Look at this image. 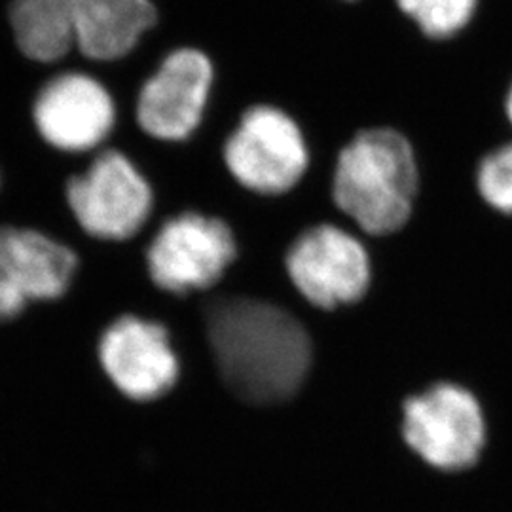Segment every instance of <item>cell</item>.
Returning a JSON list of instances; mask_svg holds the SVG:
<instances>
[{
  "label": "cell",
  "instance_id": "obj_1",
  "mask_svg": "<svg viewBox=\"0 0 512 512\" xmlns=\"http://www.w3.org/2000/svg\"><path fill=\"white\" fill-rule=\"evenodd\" d=\"M205 329L220 378L243 403H285L310 372L308 330L272 302L249 296L213 300Z\"/></svg>",
  "mask_w": 512,
  "mask_h": 512
},
{
  "label": "cell",
  "instance_id": "obj_2",
  "mask_svg": "<svg viewBox=\"0 0 512 512\" xmlns=\"http://www.w3.org/2000/svg\"><path fill=\"white\" fill-rule=\"evenodd\" d=\"M416 190V156L403 133L365 129L342 148L332 196L338 209L368 234L399 230L410 217Z\"/></svg>",
  "mask_w": 512,
  "mask_h": 512
},
{
  "label": "cell",
  "instance_id": "obj_3",
  "mask_svg": "<svg viewBox=\"0 0 512 512\" xmlns=\"http://www.w3.org/2000/svg\"><path fill=\"white\" fill-rule=\"evenodd\" d=\"M224 162L243 188L285 194L304 177L310 154L302 129L281 109L256 105L247 110L224 145Z\"/></svg>",
  "mask_w": 512,
  "mask_h": 512
},
{
  "label": "cell",
  "instance_id": "obj_4",
  "mask_svg": "<svg viewBox=\"0 0 512 512\" xmlns=\"http://www.w3.org/2000/svg\"><path fill=\"white\" fill-rule=\"evenodd\" d=\"M236 256L238 243L224 220L183 213L167 220L148 245V274L162 291L183 296L219 283Z\"/></svg>",
  "mask_w": 512,
  "mask_h": 512
},
{
  "label": "cell",
  "instance_id": "obj_5",
  "mask_svg": "<svg viewBox=\"0 0 512 512\" xmlns=\"http://www.w3.org/2000/svg\"><path fill=\"white\" fill-rule=\"evenodd\" d=\"M67 203L86 234L107 241L133 238L152 211V190L128 156L107 150L67 183Z\"/></svg>",
  "mask_w": 512,
  "mask_h": 512
},
{
  "label": "cell",
  "instance_id": "obj_6",
  "mask_svg": "<svg viewBox=\"0 0 512 512\" xmlns=\"http://www.w3.org/2000/svg\"><path fill=\"white\" fill-rule=\"evenodd\" d=\"M404 440L431 467L463 471L484 446V418L475 397L458 385L431 387L404 404Z\"/></svg>",
  "mask_w": 512,
  "mask_h": 512
},
{
  "label": "cell",
  "instance_id": "obj_7",
  "mask_svg": "<svg viewBox=\"0 0 512 512\" xmlns=\"http://www.w3.org/2000/svg\"><path fill=\"white\" fill-rule=\"evenodd\" d=\"M285 264L298 293L323 310L361 300L370 283L365 247L330 224L302 232L291 245Z\"/></svg>",
  "mask_w": 512,
  "mask_h": 512
},
{
  "label": "cell",
  "instance_id": "obj_8",
  "mask_svg": "<svg viewBox=\"0 0 512 512\" xmlns=\"http://www.w3.org/2000/svg\"><path fill=\"white\" fill-rule=\"evenodd\" d=\"M213 78V63L202 50L171 52L137 97L141 129L160 141H186L202 124Z\"/></svg>",
  "mask_w": 512,
  "mask_h": 512
},
{
  "label": "cell",
  "instance_id": "obj_9",
  "mask_svg": "<svg viewBox=\"0 0 512 512\" xmlns=\"http://www.w3.org/2000/svg\"><path fill=\"white\" fill-rule=\"evenodd\" d=\"M99 361L110 382L128 399L150 403L179 380V359L164 325L126 315L103 332Z\"/></svg>",
  "mask_w": 512,
  "mask_h": 512
},
{
  "label": "cell",
  "instance_id": "obj_10",
  "mask_svg": "<svg viewBox=\"0 0 512 512\" xmlns=\"http://www.w3.org/2000/svg\"><path fill=\"white\" fill-rule=\"evenodd\" d=\"M40 137L63 152L99 147L116 124V107L107 88L84 73H65L48 80L33 105Z\"/></svg>",
  "mask_w": 512,
  "mask_h": 512
},
{
  "label": "cell",
  "instance_id": "obj_11",
  "mask_svg": "<svg viewBox=\"0 0 512 512\" xmlns=\"http://www.w3.org/2000/svg\"><path fill=\"white\" fill-rule=\"evenodd\" d=\"M78 260L67 245L29 228H0V277L27 302L69 291Z\"/></svg>",
  "mask_w": 512,
  "mask_h": 512
},
{
  "label": "cell",
  "instance_id": "obj_12",
  "mask_svg": "<svg viewBox=\"0 0 512 512\" xmlns=\"http://www.w3.org/2000/svg\"><path fill=\"white\" fill-rule=\"evenodd\" d=\"M76 50L93 61L131 54L156 21L152 0H71Z\"/></svg>",
  "mask_w": 512,
  "mask_h": 512
},
{
  "label": "cell",
  "instance_id": "obj_13",
  "mask_svg": "<svg viewBox=\"0 0 512 512\" xmlns=\"http://www.w3.org/2000/svg\"><path fill=\"white\" fill-rule=\"evenodd\" d=\"M10 27L19 52L55 63L76 48L71 0H12Z\"/></svg>",
  "mask_w": 512,
  "mask_h": 512
},
{
  "label": "cell",
  "instance_id": "obj_14",
  "mask_svg": "<svg viewBox=\"0 0 512 512\" xmlns=\"http://www.w3.org/2000/svg\"><path fill=\"white\" fill-rule=\"evenodd\" d=\"M397 10L429 40H452L469 29L480 0H395Z\"/></svg>",
  "mask_w": 512,
  "mask_h": 512
},
{
  "label": "cell",
  "instance_id": "obj_15",
  "mask_svg": "<svg viewBox=\"0 0 512 512\" xmlns=\"http://www.w3.org/2000/svg\"><path fill=\"white\" fill-rule=\"evenodd\" d=\"M478 190L492 207L512 215V143L497 148L482 160Z\"/></svg>",
  "mask_w": 512,
  "mask_h": 512
},
{
  "label": "cell",
  "instance_id": "obj_16",
  "mask_svg": "<svg viewBox=\"0 0 512 512\" xmlns=\"http://www.w3.org/2000/svg\"><path fill=\"white\" fill-rule=\"evenodd\" d=\"M27 300L0 277V321H12L27 308Z\"/></svg>",
  "mask_w": 512,
  "mask_h": 512
},
{
  "label": "cell",
  "instance_id": "obj_17",
  "mask_svg": "<svg viewBox=\"0 0 512 512\" xmlns=\"http://www.w3.org/2000/svg\"><path fill=\"white\" fill-rule=\"evenodd\" d=\"M505 114H507L512 126V82L509 90H507V95H505Z\"/></svg>",
  "mask_w": 512,
  "mask_h": 512
},
{
  "label": "cell",
  "instance_id": "obj_18",
  "mask_svg": "<svg viewBox=\"0 0 512 512\" xmlns=\"http://www.w3.org/2000/svg\"><path fill=\"white\" fill-rule=\"evenodd\" d=\"M344 2H357V0H344Z\"/></svg>",
  "mask_w": 512,
  "mask_h": 512
}]
</instances>
